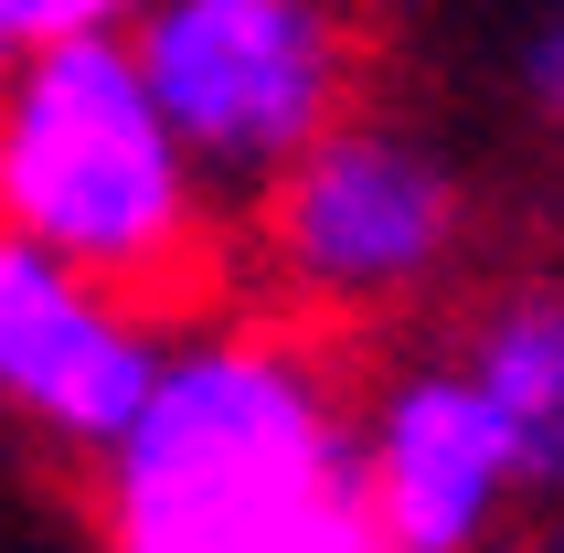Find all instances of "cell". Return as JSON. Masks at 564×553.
Instances as JSON below:
<instances>
[{"label": "cell", "mask_w": 564, "mask_h": 553, "mask_svg": "<svg viewBox=\"0 0 564 553\" xmlns=\"http://www.w3.org/2000/svg\"><path fill=\"white\" fill-rule=\"evenodd\" d=\"M96 468L107 553H383L351 394L299 330L171 340Z\"/></svg>", "instance_id": "obj_1"}, {"label": "cell", "mask_w": 564, "mask_h": 553, "mask_svg": "<svg viewBox=\"0 0 564 553\" xmlns=\"http://www.w3.org/2000/svg\"><path fill=\"white\" fill-rule=\"evenodd\" d=\"M0 235L160 308L214 246V192L150 107L118 32L22 43L0 75Z\"/></svg>", "instance_id": "obj_2"}, {"label": "cell", "mask_w": 564, "mask_h": 553, "mask_svg": "<svg viewBox=\"0 0 564 553\" xmlns=\"http://www.w3.org/2000/svg\"><path fill=\"white\" fill-rule=\"evenodd\" d=\"M118 43L203 192L235 203L267 192L319 128H341L362 75L351 0H139Z\"/></svg>", "instance_id": "obj_3"}, {"label": "cell", "mask_w": 564, "mask_h": 553, "mask_svg": "<svg viewBox=\"0 0 564 553\" xmlns=\"http://www.w3.org/2000/svg\"><path fill=\"white\" fill-rule=\"evenodd\" d=\"M458 235H469V192H458L447 150H426L415 128H383V118L319 128L267 182L278 288L299 308H330V319L426 299L458 267Z\"/></svg>", "instance_id": "obj_4"}, {"label": "cell", "mask_w": 564, "mask_h": 553, "mask_svg": "<svg viewBox=\"0 0 564 553\" xmlns=\"http://www.w3.org/2000/svg\"><path fill=\"white\" fill-rule=\"evenodd\" d=\"M351 458H362V500H373L383 553H490L511 500L533 490L511 426L479 404V383L458 362L383 372L373 404L351 415Z\"/></svg>", "instance_id": "obj_5"}, {"label": "cell", "mask_w": 564, "mask_h": 553, "mask_svg": "<svg viewBox=\"0 0 564 553\" xmlns=\"http://www.w3.org/2000/svg\"><path fill=\"white\" fill-rule=\"evenodd\" d=\"M160 308L75 276L64 256L0 235V404L64 447H107L160 383Z\"/></svg>", "instance_id": "obj_6"}, {"label": "cell", "mask_w": 564, "mask_h": 553, "mask_svg": "<svg viewBox=\"0 0 564 553\" xmlns=\"http://www.w3.org/2000/svg\"><path fill=\"white\" fill-rule=\"evenodd\" d=\"M479 383V404L511 426V447H522V479L533 490H554L564 468V308L543 299V288H511V299L479 308L469 330V362H458Z\"/></svg>", "instance_id": "obj_7"}, {"label": "cell", "mask_w": 564, "mask_h": 553, "mask_svg": "<svg viewBox=\"0 0 564 553\" xmlns=\"http://www.w3.org/2000/svg\"><path fill=\"white\" fill-rule=\"evenodd\" d=\"M0 11L22 22V43H54V32H128L139 0H0Z\"/></svg>", "instance_id": "obj_8"}, {"label": "cell", "mask_w": 564, "mask_h": 553, "mask_svg": "<svg viewBox=\"0 0 564 553\" xmlns=\"http://www.w3.org/2000/svg\"><path fill=\"white\" fill-rule=\"evenodd\" d=\"M554 86H564V54H554V32H543V43H533V96H543V107H554Z\"/></svg>", "instance_id": "obj_9"}, {"label": "cell", "mask_w": 564, "mask_h": 553, "mask_svg": "<svg viewBox=\"0 0 564 553\" xmlns=\"http://www.w3.org/2000/svg\"><path fill=\"white\" fill-rule=\"evenodd\" d=\"M11 54H22V22H11V11H0V75H11Z\"/></svg>", "instance_id": "obj_10"}]
</instances>
